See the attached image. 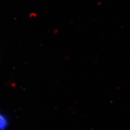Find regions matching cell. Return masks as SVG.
Listing matches in <instances>:
<instances>
[{
	"instance_id": "obj_1",
	"label": "cell",
	"mask_w": 130,
	"mask_h": 130,
	"mask_svg": "<svg viewBox=\"0 0 130 130\" xmlns=\"http://www.w3.org/2000/svg\"><path fill=\"white\" fill-rule=\"evenodd\" d=\"M9 125V119L4 114L0 113V130H4Z\"/></svg>"
}]
</instances>
